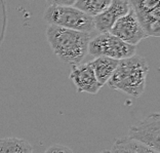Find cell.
I'll return each mask as SVG.
<instances>
[{"instance_id":"cell-1","label":"cell","mask_w":160,"mask_h":153,"mask_svg":"<svg viewBox=\"0 0 160 153\" xmlns=\"http://www.w3.org/2000/svg\"><path fill=\"white\" fill-rule=\"evenodd\" d=\"M46 39L58 58L70 65L81 64L88 50L92 36L88 33L70 30L57 26L46 29Z\"/></svg>"},{"instance_id":"cell-2","label":"cell","mask_w":160,"mask_h":153,"mask_svg":"<svg viewBox=\"0 0 160 153\" xmlns=\"http://www.w3.org/2000/svg\"><path fill=\"white\" fill-rule=\"evenodd\" d=\"M148 72L146 59L134 54L118 62L117 68L107 83L112 89L138 98L145 90Z\"/></svg>"},{"instance_id":"cell-3","label":"cell","mask_w":160,"mask_h":153,"mask_svg":"<svg viewBox=\"0 0 160 153\" xmlns=\"http://www.w3.org/2000/svg\"><path fill=\"white\" fill-rule=\"evenodd\" d=\"M44 21L50 26L70 29L92 34L96 30L93 18L73 6H61L52 3L44 12Z\"/></svg>"},{"instance_id":"cell-4","label":"cell","mask_w":160,"mask_h":153,"mask_svg":"<svg viewBox=\"0 0 160 153\" xmlns=\"http://www.w3.org/2000/svg\"><path fill=\"white\" fill-rule=\"evenodd\" d=\"M137 46L129 45L110 33H102L90 40L87 54L94 58L106 57L114 60H124L136 54Z\"/></svg>"},{"instance_id":"cell-5","label":"cell","mask_w":160,"mask_h":153,"mask_svg":"<svg viewBox=\"0 0 160 153\" xmlns=\"http://www.w3.org/2000/svg\"><path fill=\"white\" fill-rule=\"evenodd\" d=\"M130 7L148 37L160 35V0H132Z\"/></svg>"},{"instance_id":"cell-6","label":"cell","mask_w":160,"mask_h":153,"mask_svg":"<svg viewBox=\"0 0 160 153\" xmlns=\"http://www.w3.org/2000/svg\"><path fill=\"white\" fill-rule=\"evenodd\" d=\"M128 138L159 152L160 150V114H149L129 130Z\"/></svg>"},{"instance_id":"cell-7","label":"cell","mask_w":160,"mask_h":153,"mask_svg":"<svg viewBox=\"0 0 160 153\" xmlns=\"http://www.w3.org/2000/svg\"><path fill=\"white\" fill-rule=\"evenodd\" d=\"M109 33L114 35L115 37L119 38L127 44L133 46H137V44H139L142 40L148 38L132 9H130L125 16L120 18Z\"/></svg>"},{"instance_id":"cell-8","label":"cell","mask_w":160,"mask_h":153,"mask_svg":"<svg viewBox=\"0 0 160 153\" xmlns=\"http://www.w3.org/2000/svg\"><path fill=\"white\" fill-rule=\"evenodd\" d=\"M130 7V2L127 0H112L103 13L93 18V23L96 30L102 33H109L115 23L120 18L128 13Z\"/></svg>"},{"instance_id":"cell-9","label":"cell","mask_w":160,"mask_h":153,"mask_svg":"<svg viewBox=\"0 0 160 153\" xmlns=\"http://www.w3.org/2000/svg\"><path fill=\"white\" fill-rule=\"evenodd\" d=\"M69 78L73 81L78 93L97 94L102 87L100 83L98 82L89 63L73 65L71 68Z\"/></svg>"},{"instance_id":"cell-10","label":"cell","mask_w":160,"mask_h":153,"mask_svg":"<svg viewBox=\"0 0 160 153\" xmlns=\"http://www.w3.org/2000/svg\"><path fill=\"white\" fill-rule=\"evenodd\" d=\"M118 62L119 61L117 60L106 57H98L88 62L101 86L106 84L108 80L111 78V76L113 75L114 71L118 66Z\"/></svg>"},{"instance_id":"cell-11","label":"cell","mask_w":160,"mask_h":153,"mask_svg":"<svg viewBox=\"0 0 160 153\" xmlns=\"http://www.w3.org/2000/svg\"><path fill=\"white\" fill-rule=\"evenodd\" d=\"M111 153H159L154 151L153 149L145 146L138 141H134L130 138H120L116 139L113 146H112Z\"/></svg>"},{"instance_id":"cell-12","label":"cell","mask_w":160,"mask_h":153,"mask_svg":"<svg viewBox=\"0 0 160 153\" xmlns=\"http://www.w3.org/2000/svg\"><path fill=\"white\" fill-rule=\"evenodd\" d=\"M0 153H33V147L25 139L6 137L0 139Z\"/></svg>"},{"instance_id":"cell-13","label":"cell","mask_w":160,"mask_h":153,"mask_svg":"<svg viewBox=\"0 0 160 153\" xmlns=\"http://www.w3.org/2000/svg\"><path fill=\"white\" fill-rule=\"evenodd\" d=\"M112 0H75L73 7L84 13L87 16L94 18L103 13L110 5Z\"/></svg>"},{"instance_id":"cell-14","label":"cell","mask_w":160,"mask_h":153,"mask_svg":"<svg viewBox=\"0 0 160 153\" xmlns=\"http://www.w3.org/2000/svg\"><path fill=\"white\" fill-rule=\"evenodd\" d=\"M6 26H7L6 2L3 1V0H0V46H1L5 37Z\"/></svg>"},{"instance_id":"cell-15","label":"cell","mask_w":160,"mask_h":153,"mask_svg":"<svg viewBox=\"0 0 160 153\" xmlns=\"http://www.w3.org/2000/svg\"><path fill=\"white\" fill-rule=\"evenodd\" d=\"M44 153H73L72 149L61 144H53L44 151Z\"/></svg>"},{"instance_id":"cell-16","label":"cell","mask_w":160,"mask_h":153,"mask_svg":"<svg viewBox=\"0 0 160 153\" xmlns=\"http://www.w3.org/2000/svg\"><path fill=\"white\" fill-rule=\"evenodd\" d=\"M75 2V0H68V1H66V0H60V1H54L52 3H54V4L57 5H61V6H73Z\"/></svg>"},{"instance_id":"cell-17","label":"cell","mask_w":160,"mask_h":153,"mask_svg":"<svg viewBox=\"0 0 160 153\" xmlns=\"http://www.w3.org/2000/svg\"><path fill=\"white\" fill-rule=\"evenodd\" d=\"M100 153H111V152H110V150H104V151H102Z\"/></svg>"}]
</instances>
